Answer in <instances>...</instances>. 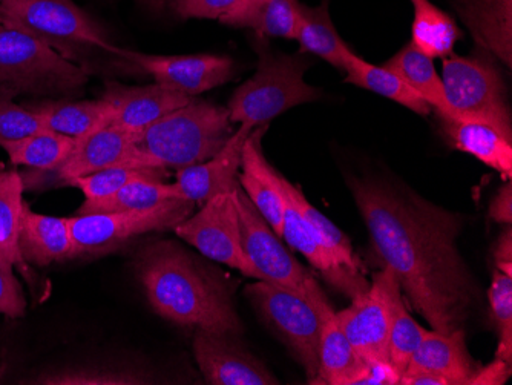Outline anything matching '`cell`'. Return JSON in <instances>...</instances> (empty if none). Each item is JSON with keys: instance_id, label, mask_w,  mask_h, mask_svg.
Here are the masks:
<instances>
[{"instance_id": "cell-24", "label": "cell", "mask_w": 512, "mask_h": 385, "mask_svg": "<svg viewBox=\"0 0 512 385\" xmlns=\"http://www.w3.org/2000/svg\"><path fill=\"white\" fill-rule=\"evenodd\" d=\"M437 117L445 139L454 148L496 169L505 180L512 177V140L485 123L460 122L439 114Z\"/></svg>"}, {"instance_id": "cell-20", "label": "cell", "mask_w": 512, "mask_h": 385, "mask_svg": "<svg viewBox=\"0 0 512 385\" xmlns=\"http://www.w3.org/2000/svg\"><path fill=\"white\" fill-rule=\"evenodd\" d=\"M477 370L479 366L468 352L465 330H427L404 373H433L448 379L451 385H468Z\"/></svg>"}, {"instance_id": "cell-6", "label": "cell", "mask_w": 512, "mask_h": 385, "mask_svg": "<svg viewBox=\"0 0 512 385\" xmlns=\"http://www.w3.org/2000/svg\"><path fill=\"white\" fill-rule=\"evenodd\" d=\"M0 14L73 62L86 47L114 54L105 28L73 0H0Z\"/></svg>"}, {"instance_id": "cell-12", "label": "cell", "mask_w": 512, "mask_h": 385, "mask_svg": "<svg viewBox=\"0 0 512 385\" xmlns=\"http://www.w3.org/2000/svg\"><path fill=\"white\" fill-rule=\"evenodd\" d=\"M174 232L207 260L217 261L240 270L246 277L256 278L255 270L243 251L234 191L207 200L201 211L181 221Z\"/></svg>"}, {"instance_id": "cell-46", "label": "cell", "mask_w": 512, "mask_h": 385, "mask_svg": "<svg viewBox=\"0 0 512 385\" xmlns=\"http://www.w3.org/2000/svg\"><path fill=\"white\" fill-rule=\"evenodd\" d=\"M0 20H2V14H0Z\"/></svg>"}, {"instance_id": "cell-8", "label": "cell", "mask_w": 512, "mask_h": 385, "mask_svg": "<svg viewBox=\"0 0 512 385\" xmlns=\"http://www.w3.org/2000/svg\"><path fill=\"white\" fill-rule=\"evenodd\" d=\"M195 206L194 201L175 198L140 211L69 217V231L73 238L71 260L112 254L134 238L174 229L191 217Z\"/></svg>"}, {"instance_id": "cell-19", "label": "cell", "mask_w": 512, "mask_h": 385, "mask_svg": "<svg viewBox=\"0 0 512 385\" xmlns=\"http://www.w3.org/2000/svg\"><path fill=\"white\" fill-rule=\"evenodd\" d=\"M267 126H258L250 132L241 157V169L238 185L252 201L270 228L281 237L283 234L284 209L286 197L281 188L283 174L276 171L263 152V137Z\"/></svg>"}, {"instance_id": "cell-23", "label": "cell", "mask_w": 512, "mask_h": 385, "mask_svg": "<svg viewBox=\"0 0 512 385\" xmlns=\"http://www.w3.org/2000/svg\"><path fill=\"white\" fill-rule=\"evenodd\" d=\"M34 112L50 131L74 140L88 137L102 126L112 123L111 109L102 99L74 100L73 97L30 100L22 103Z\"/></svg>"}, {"instance_id": "cell-30", "label": "cell", "mask_w": 512, "mask_h": 385, "mask_svg": "<svg viewBox=\"0 0 512 385\" xmlns=\"http://www.w3.org/2000/svg\"><path fill=\"white\" fill-rule=\"evenodd\" d=\"M414 17L411 45L430 59H447L454 54L462 33L453 17L431 0H410Z\"/></svg>"}, {"instance_id": "cell-22", "label": "cell", "mask_w": 512, "mask_h": 385, "mask_svg": "<svg viewBox=\"0 0 512 385\" xmlns=\"http://www.w3.org/2000/svg\"><path fill=\"white\" fill-rule=\"evenodd\" d=\"M19 249L23 261L33 266L46 267L71 260L73 238L68 218L37 214L25 201L20 217Z\"/></svg>"}, {"instance_id": "cell-9", "label": "cell", "mask_w": 512, "mask_h": 385, "mask_svg": "<svg viewBox=\"0 0 512 385\" xmlns=\"http://www.w3.org/2000/svg\"><path fill=\"white\" fill-rule=\"evenodd\" d=\"M234 198L243 251L255 270L256 280L301 293L315 304L319 312L330 307L315 277L284 246L281 237L270 228L240 185L234 189Z\"/></svg>"}, {"instance_id": "cell-5", "label": "cell", "mask_w": 512, "mask_h": 385, "mask_svg": "<svg viewBox=\"0 0 512 385\" xmlns=\"http://www.w3.org/2000/svg\"><path fill=\"white\" fill-rule=\"evenodd\" d=\"M89 74L28 31L0 20V85L39 99L83 93Z\"/></svg>"}, {"instance_id": "cell-15", "label": "cell", "mask_w": 512, "mask_h": 385, "mask_svg": "<svg viewBox=\"0 0 512 385\" xmlns=\"http://www.w3.org/2000/svg\"><path fill=\"white\" fill-rule=\"evenodd\" d=\"M238 338L240 336L227 333L195 332V361L206 384H279L272 372Z\"/></svg>"}, {"instance_id": "cell-43", "label": "cell", "mask_w": 512, "mask_h": 385, "mask_svg": "<svg viewBox=\"0 0 512 385\" xmlns=\"http://www.w3.org/2000/svg\"><path fill=\"white\" fill-rule=\"evenodd\" d=\"M490 217L496 223L511 224L512 223V186L506 183L494 195L490 205Z\"/></svg>"}, {"instance_id": "cell-7", "label": "cell", "mask_w": 512, "mask_h": 385, "mask_svg": "<svg viewBox=\"0 0 512 385\" xmlns=\"http://www.w3.org/2000/svg\"><path fill=\"white\" fill-rule=\"evenodd\" d=\"M442 82L456 120L485 123L512 140L505 85L491 54L483 50L471 57L451 54L444 59Z\"/></svg>"}, {"instance_id": "cell-33", "label": "cell", "mask_w": 512, "mask_h": 385, "mask_svg": "<svg viewBox=\"0 0 512 385\" xmlns=\"http://www.w3.org/2000/svg\"><path fill=\"white\" fill-rule=\"evenodd\" d=\"M11 165L25 166L34 172H51L59 168L76 148V140L50 129L36 132L19 140L0 142Z\"/></svg>"}, {"instance_id": "cell-34", "label": "cell", "mask_w": 512, "mask_h": 385, "mask_svg": "<svg viewBox=\"0 0 512 385\" xmlns=\"http://www.w3.org/2000/svg\"><path fill=\"white\" fill-rule=\"evenodd\" d=\"M40 385H145L155 384L154 376L134 367L86 366L46 372L33 379Z\"/></svg>"}, {"instance_id": "cell-4", "label": "cell", "mask_w": 512, "mask_h": 385, "mask_svg": "<svg viewBox=\"0 0 512 385\" xmlns=\"http://www.w3.org/2000/svg\"><path fill=\"white\" fill-rule=\"evenodd\" d=\"M258 66L249 80L238 86L227 103L230 122L250 128L266 126L295 106L315 102L321 91L304 80L312 60L304 54L275 53L256 43Z\"/></svg>"}, {"instance_id": "cell-25", "label": "cell", "mask_w": 512, "mask_h": 385, "mask_svg": "<svg viewBox=\"0 0 512 385\" xmlns=\"http://www.w3.org/2000/svg\"><path fill=\"white\" fill-rule=\"evenodd\" d=\"M367 369V362L339 327L332 307L325 309L319 339L318 376L310 384L355 385Z\"/></svg>"}, {"instance_id": "cell-36", "label": "cell", "mask_w": 512, "mask_h": 385, "mask_svg": "<svg viewBox=\"0 0 512 385\" xmlns=\"http://www.w3.org/2000/svg\"><path fill=\"white\" fill-rule=\"evenodd\" d=\"M427 330L413 320L404 300L398 298L393 309L390 338H388V361L399 376L407 370L417 347L421 346Z\"/></svg>"}, {"instance_id": "cell-39", "label": "cell", "mask_w": 512, "mask_h": 385, "mask_svg": "<svg viewBox=\"0 0 512 385\" xmlns=\"http://www.w3.org/2000/svg\"><path fill=\"white\" fill-rule=\"evenodd\" d=\"M19 94L0 85V142L23 139L46 128L42 120L23 105L14 102Z\"/></svg>"}, {"instance_id": "cell-14", "label": "cell", "mask_w": 512, "mask_h": 385, "mask_svg": "<svg viewBox=\"0 0 512 385\" xmlns=\"http://www.w3.org/2000/svg\"><path fill=\"white\" fill-rule=\"evenodd\" d=\"M135 135V132L114 123L102 126L88 137L76 140V148L59 168L51 172L22 174L25 191L66 186L74 178L85 177L112 166H126L131 157Z\"/></svg>"}, {"instance_id": "cell-26", "label": "cell", "mask_w": 512, "mask_h": 385, "mask_svg": "<svg viewBox=\"0 0 512 385\" xmlns=\"http://www.w3.org/2000/svg\"><path fill=\"white\" fill-rule=\"evenodd\" d=\"M298 0H237L220 22L226 27L247 28L260 39L295 40Z\"/></svg>"}, {"instance_id": "cell-35", "label": "cell", "mask_w": 512, "mask_h": 385, "mask_svg": "<svg viewBox=\"0 0 512 385\" xmlns=\"http://www.w3.org/2000/svg\"><path fill=\"white\" fill-rule=\"evenodd\" d=\"M283 188L287 192L293 203L298 206L299 212H301L302 218L309 224L310 229L324 241L327 246L344 261L348 267H352L355 270H362L361 263H359L358 257L353 252L352 241L347 237L345 232L333 223L332 220L325 217L322 212H319L315 206L310 205L306 195L302 194L301 189L298 186L292 185L289 180L283 175Z\"/></svg>"}, {"instance_id": "cell-38", "label": "cell", "mask_w": 512, "mask_h": 385, "mask_svg": "<svg viewBox=\"0 0 512 385\" xmlns=\"http://www.w3.org/2000/svg\"><path fill=\"white\" fill-rule=\"evenodd\" d=\"M488 301L499 335L496 359L512 364V277L500 270L494 272L493 283L488 290Z\"/></svg>"}, {"instance_id": "cell-13", "label": "cell", "mask_w": 512, "mask_h": 385, "mask_svg": "<svg viewBox=\"0 0 512 385\" xmlns=\"http://www.w3.org/2000/svg\"><path fill=\"white\" fill-rule=\"evenodd\" d=\"M115 56L152 76L155 83L189 97H197L234 79V60L217 54L154 56L115 47Z\"/></svg>"}, {"instance_id": "cell-29", "label": "cell", "mask_w": 512, "mask_h": 385, "mask_svg": "<svg viewBox=\"0 0 512 385\" xmlns=\"http://www.w3.org/2000/svg\"><path fill=\"white\" fill-rule=\"evenodd\" d=\"M344 73L345 83L387 97L419 116H428L433 111L394 71L388 70L384 65L368 63L353 51L345 59Z\"/></svg>"}, {"instance_id": "cell-31", "label": "cell", "mask_w": 512, "mask_h": 385, "mask_svg": "<svg viewBox=\"0 0 512 385\" xmlns=\"http://www.w3.org/2000/svg\"><path fill=\"white\" fill-rule=\"evenodd\" d=\"M23 192L22 174L16 169L7 171L0 165V258L30 280L31 269L19 249L20 217L25 203Z\"/></svg>"}, {"instance_id": "cell-32", "label": "cell", "mask_w": 512, "mask_h": 385, "mask_svg": "<svg viewBox=\"0 0 512 385\" xmlns=\"http://www.w3.org/2000/svg\"><path fill=\"white\" fill-rule=\"evenodd\" d=\"M175 198H183L175 183L169 185L158 178H140V180L131 181L108 197L83 201L76 215L140 211V209L154 208Z\"/></svg>"}, {"instance_id": "cell-1", "label": "cell", "mask_w": 512, "mask_h": 385, "mask_svg": "<svg viewBox=\"0 0 512 385\" xmlns=\"http://www.w3.org/2000/svg\"><path fill=\"white\" fill-rule=\"evenodd\" d=\"M350 191L375 251L414 312L437 332L463 329L479 289L457 246L462 215L373 175L353 178Z\"/></svg>"}, {"instance_id": "cell-40", "label": "cell", "mask_w": 512, "mask_h": 385, "mask_svg": "<svg viewBox=\"0 0 512 385\" xmlns=\"http://www.w3.org/2000/svg\"><path fill=\"white\" fill-rule=\"evenodd\" d=\"M27 313V298L14 274V267L0 258V316L11 320L22 318Z\"/></svg>"}, {"instance_id": "cell-41", "label": "cell", "mask_w": 512, "mask_h": 385, "mask_svg": "<svg viewBox=\"0 0 512 385\" xmlns=\"http://www.w3.org/2000/svg\"><path fill=\"white\" fill-rule=\"evenodd\" d=\"M237 0H172V8L183 19H218L223 17Z\"/></svg>"}, {"instance_id": "cell-10", "label": "cell", "mask_w": 512, "mask_h": 385, "mask_svg": "<svg viewBox=\"0 0 512 385\" xmlns=\"http://www.w3.org/2000/svg\"><path fill=\"white\" fill-rule=\"evenodd\" d=\"M247 300L255 307L261 320L279 336L293 358L306 370L309 384L318 376L319 339L322 312L315 304L295 290L275 286L267 281L247 284ZM329 309V307H327Z\"/></svg>"}, {"instance_id": "cell-45", "label": "cell", "mask_w": 512, "mask_h": 385, "mask_svg": "<svg viewBox=\"0 0 512 385\" xmlns=\"http://www.w3.org/2000/svg\"><path fill=\"white\" fill-rule=\"evenodd\" d=\"M145 2L151 5H157V7H163L166 2H172V0H145Z\"/></svg>"}, {"instance_id": "cell-37", "label": "cell", "mask_w": 512, "mask_h": 385, "mask_svg": "<svg viewBox=\"0 0 512 385\" xmlns=\"http://www.w3.org/2000/svg\"><path fill=\"white\" fill-rule=\"evenodd\" d=\"M166 174L168 171L165 169L112 166V168L103 169V171L94 172L85 177L74 178V180L68 181L66 186L80 189L85 195V200H97V198H105L114 194L131 181L140 180V178L165 180Z\"/></svg>"}, {"instance_id": "cell-2", "label": "cell", "mask_w": 512, "mask_h": 385, "mask_svg": "<svg viewBox=\"0 0 512 385\" xmlns=\"http://www.w3.org/2000/svg\"><path fill=\"white\" fill-rule=\"evenodd\" d=\"M134 270L152 310L195 332L241 336L244 326L235 304L237 280L174 240L143 246Z\"/></svg>"}, {"instance_id": "cell-27", "label": "cell", "mask_w": 512, "mask_h": 385, "mask_svg": "<svg viewBox=\"0 0 512 385\" xmlns=\"http://www.w3.org/2000/svg\"><path fill=\"white\" fill-rule=\"evenodd\" d=\"M295 40H298L301 54L321 57L341 71L353 51L336 31L330 17L329 0H322L318 7H307L299 2Z\"/></svg>"}, {"instance_id": "cell-42", "label": "cell", "mask_w": 512, "mask_h": 385, "mask_svg": "<svg viewBox=\"0 0 512 385\" xmlns=\"http://www.w3.org/2000/svg\"><path fill=\"white\" fill-rule=\"evenodd\" d=\"M512 375V364L494 359L490 366L479 367L468 385H503Z\"/></svg>"}, {"instance_id": "cell-11", "label": "cell", "mask_w": 512, "mask_h": 385, "mask_svg": "<svg viewBox=\"0 0 512 385\" xmlns=\"http://www.w3.org/2000/svg\"><path fill=\"white\" fill-rule=\"evenodd\" d=\"M398 278L388 267L373 277L367 292L352 300V306L335 313L348 341L365 362L388 361V338L394 304L401 298Z\"/></svg>"}, {"instance_id": "cell-18", "label": "cell", "mask_w": 512, "mask_h": 385, "mask_svg": "<svg viewBox=\"0 0 512 385\" xmlns=\"http://www.w3.org/2000/svg\"><path fill=\"white\" fill-rule=\"evenodd\" d=\"M100 99L111 109L114 125L138 134L169 112L186 105L192 97L166 88L160 83L129 86L119 82H106Z\"/></svg>"}, {"instance_id": "cell-3", "label": "cell", "mask_w": 512, "mask_h": 385, "mask_svg": "<svg viewBox=\"0 0 512 385\" xmlns=\"http://www.w3.org/2000/svg\"><path fill=\"white\" fill-rule=\"evenodd\" d=\"M234 131L227 108L192 97L135 135L126 168L178 171L206 162L226 145Z\"/></svg>"}, {"instance_id": "cell-28", "label": "cell", "mask_w": 512, "mask_h": 385, "mask_svg": "<svg viewBox=\"0 0 512 385\" xmlns=\"http://www.w3.org/2000/svg\"><path fill=\"white\" fill-rule=\"evenodd\" d=\"M384 66L398 74L417 96L421 97L433 111H436V114L456 119V114L448 103L442 77L434 68L433 59L425 56L411 43H408L401 51L388 59Z\"/></svg>"}, {"instance_id": "cell-17", "label": "cell", "mask_w": 512, "mask_h": 385, "mask_svg": "<svg viewBox=\"0 0 512 385\" xmlns=\"http://www.w3.org/2000/svg\"><path fill=\"white\" fill-rule=\"evenodd\" d=\"M252 131L250 126H238L226 145L206 162L178 169L175 186L181 197L201 205L215 195L234 191L238 186L244 145Z\"/></svg>"}, {"instance_id": "cell-21", "label": "cell", "mask_w": 512, "mask_h": 385, "mask_svg": "<svg viewBox=\"0 0 512 385\" xmlns=\"http://www.w3.org/2000/svg\"><path fill=\"white\" fill-rule=\"evenodd\" d=\"M456 10L480 50L512 65V0H456Z\"/></svg>"}, {"instance_id": "cell-44", "label": "cell", "mask_w": 512, "mask_h": 385, "mask_svg": "<svg viewBox=\"0 0 512 385\" xmlns=\"http://www.w3.org/2000/svg\"><path fill=\"white\" fill-rule=\"evenodd\" d=\"M494 260H496L497 270L503 274L512 277V231L511 224H508V229L500 235L494 246Z\"/></svg>"}, {"instance_id": "cell-16", "label": "cell", "mask_w": 512, "mask_h": 385, "mask_svg": "<svg viewBox=\"0 0 512 385\" xmlns=\"http://www.w3.org/2000/svg\"><path fill=\"white\" fill-rule=\"evenodd\" d=\"M281 188H283V178H281ZM284 197H286V209H284L281 238L286 240L293 251L304 255L322 278L338 292L344 293L345 297L352 300L361 297L362 293L367 292L370 287L364 272L352 269L341 261V258L310 229L309 224L302 218L298 206L293 203L286 191H284Z\"/></svg>"}]
</instances>
